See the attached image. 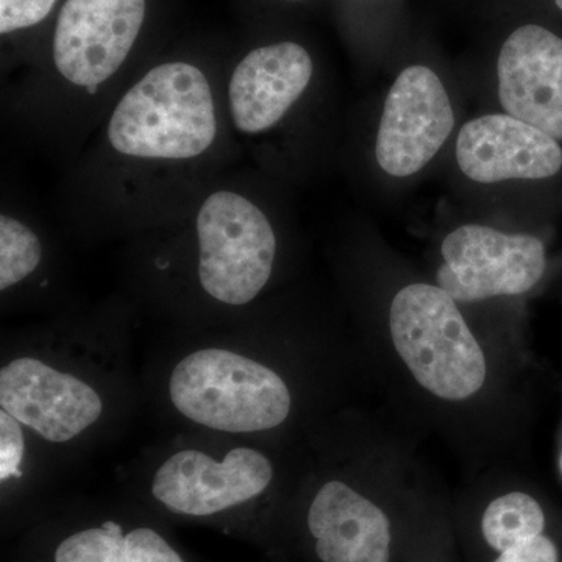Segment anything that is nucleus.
Returning <instances> with one entry per match:
<instances>
[{
    "mask_svg": "<svg viewBox=\"0 0 562 562\" xmlns=\"http://www.w3.org/2000/svg\"><path fill=\"white\" fill-rule=\"evenodd\" d=\"M220 135L216 98L205 74L187 61L155 66L120 99L106 125L124 160L183 162L203 157Z\"/></svg>",
    "mask_w": 562,
    "mask_h": 562,
    "instance_id": "1",
    "label": "nucleus"
},
{
    "mask_svg": "<svg viewBox=\"0 0 562 562\" xmlns=\"http://www.w3.org/2000/svg\"><path fill=\"white\" fill-rule=\"evenodd\" d=\"M169 395L181 416L211 430L247 435L272 430L291 413L279 373L227 349H202L173 368Z\"/></svg>",
    "mask_w": 562,
    "mask_h": 562,
    "instance_id": "2",
    "label": "nucleus"
},
{
    "mask_svg": "<svg viewBox=\"0 0 562 562\" xmlns=\"http://www.w3.org/2000/svg\"><path fill=\"white\" fill-rule=\"evenodd\" d=\"M390 321L395 350L422 387L446 401H464L482 390V347L446 291L431 284L403 288Z\"/></svg>",
    "mask_w": 562,
    "mask_h": 562,
    "instance_id": "3",
    "label": "nucleus"
},
{
    "mask_svg": "<svg viewBox=\"0 0 562 562\" xmlns=\"http://www.w3.org/2000/svg\"><path fill=\"white\" fill-rule=\"evenodd\" d=\"M198 279L214 301L243 306L271 279L277 238L265 211L232 190L206 195L195 216Z\"/></svg>",
    "mask_w": 562,
    "mask_h": 562,
    "instance_id": "4",
    "label": "nucleus"
},
{
    "mask_svg": "<svg viewBox=\"0 0 562 562\" xmlns=\"http://www.w3.org/2000/svg\"><path fill=\"white\" fill-rule=\"evenodd\" d=\"M144 18L146 0H66L52 46L58 76L95 94L127 60Z\"/></svg>",
    "mask_w": 562,
    "mask_h": 562,
    "instance_id": "5",
    "label": "nucleus"
},
{
    "mask_svg": "<svg viewBox=\"0 0 562 562\" xmlns=\"http://www.w3.org/2000/svg\"><path fill=\"white\" fill-rule=\"evenodd\" d=\"M438 283L454 302L519 295L546 271V249L530 235H506L484 225H464L442 243Z\"/></svg>",
    "mask_w": 562,
    "mask_h": 562,
    "instance_id": "6",
    "label": "nucleus"
},
{
    "mask_svg": "<svg viewBox=\"0 0 562 562\" xmlns=\"http://www.w3.org/2000/svg\"><path fill=\"white\" fill-rule=\"evenodd\" d=\"M273 479L271 461L238 447L222 460L201 450H180L155 472L151 494L169 512L205 517L260 497Z\"/></svg>",
    "mask_w": 562,
    "mask_h": 562,
    "instance_id": "7",
    "label": "nucleus"
},
{
    "mask_svg": "<svg viewBox=\"0 0 562 562\" xmlns=\"http://www.w3.org/2000/svg\"><path fill=\"white\" fill-rule=\"evenodd\" d=\"M454 113L441 79L425 66L403 70L384 103L376 161L384 172L408 177L432 160L453 131Z\"/></svg>",
    "mask_w": 562,
    "mask_h": 562,
    "instance_id": "8",
    "label": "nucleus"
},
{
    "mask_svg": "<svg viewBox=\"0 0 562 562\" xmlns=\"http://www.w3.org/2000/svg\"><path fill=\"white\" fill-rule=\"evenodd\" d=\"M0 408L44 441H72L98 424L101 394L90 383L60 369L21 357L0 371Z\"/></svg>",
    "mask_w": 562,
    "mask_h": 562,
    "instance_id": "9",
    "label": "nucleus"
},
{
    "mask_svg": "<svg viewBox=\"0 0 562 562\" xmlns=\"http://www.w3.org/2000/svg\"><path fill=\"white\" fill-rule=\"evenodd\" d=\"M497 74L506 114L562 139V38L522 25L503 44Z\"/></svg>",
    "mask_w": 562,
    "mask_h": 562,
    "instance_id": "10",
    "label": "nucleus"
},
{
    "mask_svg": "<svg viewBox=\"0 0 562 562\" xmlns=\"http://www.w3.org/2000/svg\"><path fill=\"white\" fill-rule=\"evenodd\" d=\"M461 171L479 183L557 176L562 168L558 139L509 114H486L461 128L457 140Z\"/></svg>",
    "mask_w": 562,
    "mask_h": 562,
    "instance_id": "11",
    "label": "nucleus"
},
{
    "mask_svg": "<svg viewBox=\"0 0 562 562\" xmlns=\"http://www.w3.org/2000/svg\"><path fill=\"white\" fill-rule=\"evenodd\" d=\"M312 77V57L299 44L249 52L228 81V111L236 131L247 136L271 131L302 98Z\"/></svg>",
    "mask_w": 562,
    "mask_h": 562,
    "instance_id": "12",
    "label": "nucleus"
},
{
    "mask_svg": "<svg viewBox=\"0 0 562 562\" xmlns=\"http://www.w3.org/2000/svg\"><path fill=\"white\" fill-rule=\"evenodd\" d=\"M308 528L324 562H390V519L346 483L321 487L310 506Z\"/></svg>",
    "mask_w": 562,
    "mask_h": 562,
    "instance_id": "13",
    "label": "nucleus"
},
{
    "mask_svg": "<svg viewBox=\"0 0 562 562\" xmlns=\"http://www.w3.org/2000/svg\"><path fill=\"white\" fill-rule=\"evenodd\" d=\"M543 527L541 505L522 492H512L492 502L482 522L484 539L498 552L542 535Z\"/></svg>",
    "mask_w": 562,
    "mask_h": 562,
    "instance_id": "14",
    "label": "nucleus"
},
{
    "mask_svg": "<svg viewBox=\"0 0 562 562\" xmlns=\"http://www.w3.org/2000/svg\"><path fill=\"white\" fill-rule=\"evenodd\" d=\"M43 243L25 222L9 213L0 216V290H11L40 268Z\"/></svg>",
    "mask_w": 562,
    "mask_h": 562,
    "instance_id": "15",
    "label": "nucleus"
},
{
    "mask_svg": "<svg viewBox=\"0 0 562 562\" xmlns=\"http://www.w3.org/2000/svg\"><path fill=\"white\" fill-rule=\"evenodd\" d=\"M116 522L87 528L57 547L55 562H127V539Z\"/></svg>",
    "mask_w": 562,
    "mask_h": 562,
    "instance_id": "16",
    "label": "nucleus"
},
{
    "mask_svg": "<svg viewBox=\"0 0 562 562\" xmlns=\"http://www.w3.org/2000/svg\"><path fill=\"white\" fill-rule=\"evenodd\" d=\"M25 441L20 422L0 409V480L20 479Z\"/></svg>",
    "mask_w": 562,
    "mask_h": 562,
    "instance_id": "17",
    "label": "nucleus"
},
{
    "mask_svg": "<svg viewBox=\"0 0 562 562\" xmlns=\"http://www.w3.org/2000/svg\"><path fill=\"white\" fill-rule=\"evenodd\" d=\"M57 0H0V33L33 27L49 16Z\"/></svg>",
    "mask_w": 562,
    "mask_h": 562,
    "instance_id": "18",
    "label": "nucleus"
},
{
    "mask_svg": "<svg viewBox=\"0 0 562 562\" xmlns=\"http://www.w3.org/2000/svg\"><path fill=\"white\" fill-rule=\"evenodd\" d=\"M127 539V562H184L169 542L151 528H135Z\"/></svg>",
    "mask_w": 562,
    "mask_h": 562,
    "instance_id": "19",
    "label": "nucleus"
},
{
    "mask_svg": "<svg viewBox=\"0 0 562 562\" xmlns=\"http://www.w3.org/2000/svg\"><path fill=\"white\" fill-rule=\"evenodd\" d=\"M494 562H558V549L552 539L539 535L503 550Z\"/></svg>",
    "mask_w": 562,
    "mask_h": 562,
    "instance_id": "20",
    "label": "nucleus"
},
{
    "mask_svg": "<svg viewBox=\"0 0 562 562\" xmlns=\"http://www.w3.org/2000/svg\"><path fill=\"white\" fill-rule=\"evenodd\" d=\"M557 2L558 9L562 10V0H554Z\"/></svg>",
    "mask_w": 562,
    "mask_h": 562,
    "instance_id": "21",
    "label": "nucleus"
}]
</instances>
